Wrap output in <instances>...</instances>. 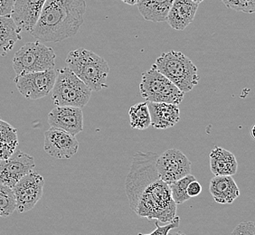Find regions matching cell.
Instances as JSON below:
<instances>
[{"mask_svg":"<svg viewBox=\"0 0 255 235\" xmlns=\"http://www.w3.org/2000/svg\"><path fill=\"white\" fill-rule=\"evenodd\" d=\"M85 12V0H46L30 34L43 42L71 38L84 24Z\"/></svg>","mask_w":255,"mask_h":235,"instance_id":"1","label":"cell"},{"mask_svg":"<svg viewBox=\"0 0 255 235\" xmlns=\"http://www.w3.org/2000/svg\"><path fill=\"white\" fill-rule=\"evenodd\" d=\"M134 212L141 218L167 224L177 216V205L167 184L157 179L143 190Z\"/></svg>","mask_w":255,"mask_h":235,"instance_id":"2","label":"cell"},{"mask_svg":"<svg viewBox=\"0 0 255 235\" xmlns=\"http://www.w3.org/2000/svg\"><path fill=\"white\" fill-rule=\"evenodd\" d=\"M68 68L82 80L92 92L108 88L106 81L110 67L105 59L93 51L78 48L71 51L65 60Z\"/></svg>","mask_w":255,"mask_h":235,"instance_id":"3","label":"cell"},{"mask_svg":"<svg viewBox=\"0 0 255 235\" xmlns=\"http://www.w3.org/2000/svg\"><path fill=\"white\" fill-rule=\"evenodd\" d=\"M152 66L184 93H189L199 83L200 77L196 65L179 51L162 54Z\"/></svg>","mask_w":255,"mask_h":235,"instance_id":"4","label":"cell"},{"mask_svg":"<svg viewBox=\"0 0 255 235\" xmlns=\"http://www.w3.org/2000/svg\"><path fill=\"white\" fill-rule=\"evenodd\" d=\"M157 153L151 151L137 152L133 157L125 183L126 196L132 211L135 210L143 190L153 182L160 179L157 169Z\"/></svg>","mask_w":255,"mask_h":235,"instance_id":"5","label":"cell"},{"mask_svg":"<svg viewBox=\"0 0 255 235\" xmlns=\"http://www.w3.org/2000/svg\"><path fill=\"white\" fill-rule=\"evenodd\" d=\"M92 91L68 67L57 71L52 90V100L55 106L83 109L89 103Z\"/></svg>","mask_w":255,"mask_h":235,"instance_id":"6","label":"cell"},{"mask_svg":"<svg viewBox=\"0 0 255 235\" xmlns=\"http://www.w3.org/2000/svg\"><path fill=\"white\" fill-rule=\"evenodd\" d=\"M56 55L53 48L39 41L28 42L20 48L12 61L16 75L54 69Z\"/></svg>","mask_w":255,"mask_h":235,"instance_id":"7","label":"cell"},{"mask_svg":"<svg viewBox=\"0 0 255 235\" xmlns=\"http://www.w3.org/2000/svg\"><path fill=\"white\" fill-rule=\"evenodd\" d=\"M139 93L147 103H166L179 105L185 93L154 67L143 73Z\"/></svg>","mask_w":255,"mask_h":235,"instance_id":"8","label":"cell"},{"mask_svg":"<svg viewBox=\"0 0 255 235\" xmlns=\"http://www.w3.org/2000/svg\"><path fill=\"white\" fill-rule=\"evenodd\" d=\"M57 71L50 69L43 72L16 75L14 79L20 94L28 100H38L47 96L53 90Z\"/></svg>","mask_w":255,"mask_h":235,"instance_id":"9","label":"cell"},{"mask_svg":"<svg viewBox=\"0 0 255 235\" xmlns=\"http://www.w3.org/2000/svg\"><path fill=\"white\" fill-rule=\"evenodd\" d=\"M44 179L37 172L22 177L12 188L16 202V210L26 213L32 210L43 196Z\"/></svg>","mask_w":255,"mask_h":235,"instance_id":"10","label":"cell"},{"mask_svg":"<svg viewBox=\"0 0 255 235\" xmlns=\"http://www.w3.org/2000/svg\"><path fill=\"white\" fill-rule=\"evenodd\" d=\"M191 161L183 152L172 148L158 156L157 169L159 178L167 185L191 174Z\"/></svg>","mask_w":255,"mask_h":235,"instance_id":"11","label":"cell"},{"mask_svg":"<svg viewBox=\"0 0 255 235\" xmlns=\"http://www.w3.org/2000/svg\"><path fill=\"white\" fill-rule=\"evenodd\" d=\"M34 157L16 150L6 159L0 160V184L13 188L22 177L34 171Z\"/></svg>","mask_w":255,"mask_h":235,"instance_id":"12","label":"cell"},{"mask_svg":"<svg viewBox=\"0 0 255 235\" xmlns=\"http://www.w3.org/2000/svg\"><path fill=\"white\" fill-rule=\"evenodd\" d=\"M79 142L75 136L56 127H50L44 133V149L51 157L70 159L78 151Z\"/></svg>","mask_w":255,"mask_h":235,"instance_id":"13","label":"cell"},{"mask_svg":"<svg viewBox=\"0 0 255 235\" xmlns=\"http://www.w3.org/2000/svg\"><path fill=\"white\" fill-rule=\"evenodd\" d=\"M48 124L76 136L84 130V113L76 107L56 106L48 114Z\"/></svg>","mask_w":255,"mask_h":235,"instance_id":"14","label":"cell"},{"mask_svg":"<svg viewBox=\"0 0 255 235\" xmlns=\"http://www.w3.org/2000/svg\"><path fill=\"white\" fill-rule=\"evenodd\" d=\"M46 0H15L10 16L21 32L31 33Z\"/></svg>","mask_w":255,"mask_h":235,"instance_id":"15","label":"cell"},{"mask_svg":"<svg viewBox=\"0 0 255 235\" xmlns=\"http://www.w3.org/2000/svg\"><path fill=\"white\" fill-rule=\"evenodd\" d=\"M198 5L192 0H174L166 21L173 29L183 31L195 19Z\"/></svg>","mask_w":255,"mask_h":235,"instance_id":"16","label":"cell"},{"mask_svg":"<svg viewBox=\"0 0 255 235\" xmlns=\"http://www.w3.org/2000/svg\"><path fill=\"white\" fill-rule=\"evenodd\" d=\"M152 127L167 129L175 126L180 119L178 105L166 103H147Z\"/></svg>","mask_w":255,"mask_h":235,"instance_id":"17","label":"cell"},{"mask_svg":"<svg viewBox=\"0 0 255 235\" xmlns=\"http://www.w3.org/2000/svg\"><path fill=\"white\" fill-rule=\"evenodd\" d=\"M209 191L218 204L231 205L240 196V189L231 176H215L210 181Z\"/></svg>","mask_w":255,"mask_h":235,"instance_id":"18","label":"cell"},{"mask_svg":"<svg viewBox=\"0 0 255 235\" xmlns=\"http://www.w3.org/2000/svg\"><path fill=\"white\" fill-rule=\"evenodd\" d=\"M210 170L215 176H234L238 169L236 157L232 152L215 147L209 155Z\"/></svg>","mask_w":255,"mask_h":235,"instance_id":"19","label":"cell"},{"mask_svg":"<svg viewBox=\"0 0 255 235\" xmlns=\"http://www.w3.org/2000/svg\"><path fill=\"white\" fill-rule=\"evenodd\" d=\"M174 0H138L137 9L143 18L149 22H164L167 20Z\"/></svg>","mask_w":255,"mask_h":235,"instance_id":"20","label":"cell"},{"mask_svg":"<svg viewBox=\"0 0 255 235\" xmlns=\"http://www.w3.org/2000/svg\"><path fill=\"white\" fill-rule=\"evenodd\" d=\"M21 39V30L12 17L0 16V56H5Z\"/></svg>","mask_w":255,"mask_h":235,"instance_id":"21","label":"cell"},{"mask_svg":"<svg viewBox=\"0 0 255 235\" xmlns=\"http://www.w3.org/2000/svg\"><path fill=\"white\" fill-rule=\"evenodd\" d=\"M16 129L0 119V159L9 157L17 147Z\"/></svg>","mask_w":255,"mask_h":235,"instance_id":"22","label":"cell"},{"mask_svg":"<svg viewBox=\"0 0 255 235\" xmlns=\"http://www.w3.org/2000/svg\"><path fill=\"white\" fill-rule=\"evenodd\" d=\"M130 127L134 129L144 130L151 125L150 114L146 103H137L128 110Z\"/></svg>","mask_w":255,"mask_h":235,"instance_id":"23","label":"cell"},{"mask_svg":"<svg viewBox=\"0 0 255 235\" xmlns=\"http://www.w3.org/2000/svg\"><path fill=\"white\" fill-rule=\"evenodd\" d=\"M193 180H196V177L190 174L168 185L171 192L172 199L176 203V205H182L183 203L190 199L187 195V187L188 184Z\"/></svg>","mask_w":255,"mask_h":235,"instance_id":"24","label":"cell"},{"mask_svg":"<svg viewBox=\"0 0 255 235\" xmlns=\"http://www.w3.org/2000/svg\"><path fill=\"white\" fill-rule=\"evenodd\" d=\"M16 210V202L12 188L0 184V217H7Z\"/></svg>","mask_w":255,"mask_h":235,"instance_id":"25","label":"cell"},{"mask_svg":"<svg viewBox=\"0 0 255 235\" xmlns=\"http://www.w3.org/2000/svg\"><path fill=\"white\" fill-rule=\"evenodd\" d=\"M230 9L238 12H244L247 14H253L255 12V0H221Z\"/></svg>","mask_w":255,"mask_h":235,"instance_id":"26","label":"cell"},{"mask_svg":"<svg viewBox=\"0 0 255 235\" xmlns=\"http://www.w3.org/2000/svg\"><path fill=\"white\" fill-rule=\"evenodd\" d=\"M179 223H180V218L178 216H176L173 220L167 223V225L166 226H159V223L157 221L156 222V229L153 231L151 234H148V235L138 234L137 235H168L170 231L176 229L179 226Z\"/></svg>","mask_w":255,"mask_h":235,"instance_id":"27","label":"cell"},{"mask_svg":"<svg viewBox=\"0 0 255 235\" xmlns=\"http://www.w3.org/2000/svg\"><path fill=\"white\" fill-rule=\"evenodd\" d=\"M231 235H255L254 222H243L236 226Z\"/></svg>","mask_w":255,"mask_h":235,"instance_id":"28","label":"cell"},{"mask_svg":"<svg viewBox=\"0 0 255 235\" xmlns=\"http://www.w3.org/2000/svg\"><path fill=\"white\" fill-rule=\"evenodd\" d=\"M202 186L196 180H193L188 184L187 187V195L189 197H196V196H199L201 194Z\"/></svg>","mask_w":255,"mask_h":235,"instance_id":"29","label":"cell"},{"mask_svg":"<svg viewBox=\"0 0 255 235\" xmlns=\"http://www.w3.org/2000/svg\"><path fill=\"white\" fill-rule=\"evenodd\" d=\"M15 0H0V16L11 15Z\"/></svg>","mask_w":255,"mask_h":235,"instance_id":"30","label":"cell"},{"mask_svg":"<svg viewBox=\"0 0 255 235\" xmlns=\"http://www.w3.org/2000/svg\"><path fill=\"white\" fill-rule=\"evenodd\" d=\"M122 1L123 3L129 5H137V3L138 2V0H122Z\"/></svg>","mask_w":255,"mask_h":235,"instance_id":"31","label":"cell"},{"mask_svg":"<svg viewBox=\"0 0 255 235\" xmlns=\"http://www.w3.org/2000/svg\"><path fill=\"white\" fill-rule=\"evenodd\" d=\"M251 133H252V137H253V139H255V126L252 127V130H251Z\"/></svg>","mask_w":255,"mask_h":235,"instance_id":"32","label":"cell"},{"mask_svg":"<svg viewBox=\"0 0 255 235\" xmlns=\"http://www.w3.org/2000/svg\"><path fill=\"white\" fill-rule=\"evenodd\" d=\"M185 235V234H183L181 232H177V233H175V234H172V235Z\"/></svg>","mask_w":255,"mask_h":235,"instance_id":"33","label":"cell"},{"mask_svg":"<svg viewBox=\"0 0 255 235\" xmlns=\"http://www.w3.org/2000/svg\"><path fill=\"white\" fill-rule=\"evenodd\" d=\"M192 1H193V2H195V3H196V4H198V5H199V4H200V3H202V2L204 1V0H192Z\"/></svg>","mask_w":255,"mask_h":235,"instance_id":"34","label":"cell"},{"mask_svg":"<svg viewBox=\"0 0 255 235\" xmlns=\"http://www.w3.org/2000/svg\"><path fill=\"white\" fill-rule=\"evenodd\" d=\"M0 160H1V159H0Z\"/></svg>","mask_w":255,"mask_h":235,"instance_id":"35","label":"cell"}]
</instances>
